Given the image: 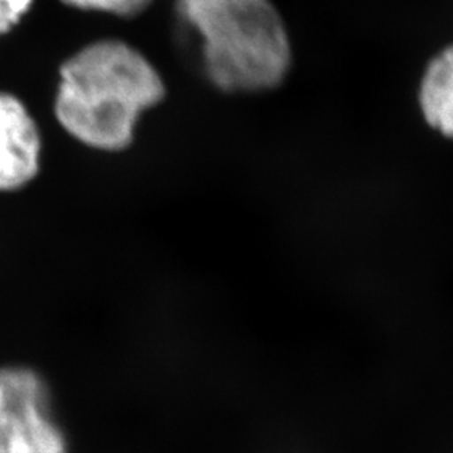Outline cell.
Here are the masks:
<instances>
[{
    "label": "cell",
    "mask_w": 453,
    "mask_h": 453,
    "mask_svg": "<svg viewBox=\"0 0 453 453\" xmlns=\"http://www.w3.org/2000/svg\"><path fill=\"white\" fill-rule=\"evenodd\" d=\"M176 11L202 37L204 73L219 91L263 93L287 80L291 40L272 0H176Z\"/></svg>",
    "instance_id": "cell-2"
},
{
    "label": "cell",
    "mask_w": 453,
    "mask_h": 453,
    "mask_svg": "<svg viewBox=\"0 0 453 453\" xmlns=\"http://www.w3.org/2000/svg\"><path fill=\"white\" fill-rule=\"evenodd\" d=\"M80 11L109 13L113 17L135 18L150 6L153 0H60Z\"/></svg>",
    "instance_id": "cell-6"
},
{
    "label": "cell",
    "mask_w": 453,
    "mask_h": 453,
    "mask_svg": "<svg viewBox=\"0 0 453 453\" xmlns=\"http://www.w3.org/2000/svg\"><path fill=\"white\" fill-rule=\"evenodd\" d=\"M165 96L163 78L142 51L122 40H99L60 66L55 116L73 140L113 153L131 146L142 113Z\"/></svg>",
    "instance_id": "cell-1"
},
{
    "label": "cell",
    "mask_w": 453,
    "mask_h": 453,
    "mask_svg": "<svg viewBox=\"0 0 453 453\" xmlns=\"http://www.w3.org/2000/svg\"><path fill=\"white\" fill-rule=\"evenodd\" d=\"M35 0H0V35H6L30 12Z\"/></svg>",
    "instance_id": "cell-7"
},
{
    "label": "cell",
    "mask_w": 453,
    "mask_h": 453,
    "mask_svg": "<svg viewBox=\"0 0 453 453\" xmlns=\"http://www.w3.org/2000/svg\"><path fill=\"white\" fill-rule=\"evenodd\" d=\"M0 453H66L48 386L28 368L0 367Z\"/></svg>",
    "instance_id": "cell-3"
},
{
    "label": "cell",
    "mask_w": 453,
    "mask_h": 453,
    "mask_svg": "<svg viewBox=\"0 0 453 453\" xmlns=\"http://www.w3.org/2000/svg\"><path fill=\"white\" fill-rule=\"evenodd\" d=\"M418 102L428 127L453 142V44L428 62L419 82Z\"/></svg>",
    "instance_id": "cell-5"
},
{
    "label": "cell",
    "mask_w": 453,
    "mask_h": 453,
    "mask_svg": "<svg viewBox=\"0 0 453 453\" xmlns=\"http://www.w3.org/2000/svg\"><path fill=\"white\" fill-rule=\"evenodd\" d=\"M39 125L17 96L0 91V193L24 188L39 175Z\"/></svg>",
    "instance_id": "cell-4"
}]
</instances>
